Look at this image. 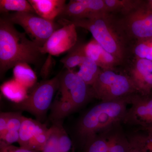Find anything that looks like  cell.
Returning <instances> with one entry per match:
<instances>
[{"label": "cell", "instance_id": "obj_5", "mask_svg": "<svg viewBox=\"0 0 152 152\" xmlns=\"http://www.w3.org/2000/svg\"><path fill=\"white\" fill-rule=\"evenodd\" d=\"M59 77L60 74L35 85L26 99L14 104V108L29 113L39 121H43L50 108L56 91L59 88Z\"/></svg>", "mask_w": 152, "mask_h": 152}, {"label": "cell", "instance_id": "obj_18", "mask_svg": "<svg viewBox=\"0 0 152 152\" xmlns=\"http://www.w3.org/2000/svg\"><path fill=\"white\" fill-rule=\"evenodd\" d=\"M27 64H20L14 67L15 80L27 88L36 85L37 78L35 74Z\"/></svg>", "mask_w": 152, "mask_h": 152}, {"label": "cell", "instance_id": "obj_8", "mask_svg": "<svg viewBox=\"0 0 152 152\" xmlns=\"http://www.w3.org/2000/svg\"><path fill=\"white\" fill-rule=\"evenodd\" d=\"M90 86L72 69L60 73L59 89L61 97L71 101L77 110L93 97Z\"/></svg>", "mask_w": 152, "mask_h": 152}, {"label": "cell", "instance_id": "obj_15", "mask_svg": "<svg viewBox=\"0 0 152 152\" xmlns=\"http://www.w3.org/2000/svg\"><path fill=\"white\" fill-rule=\"evenodd\" d=\"M50 108L49 118L53 124H63L64 119L77 110L71 101L61 96L52 103Z\"/></svg>", "mask_w": 152, "mask_h": 152}, {"label": "cell", "instance_id": "obj_20", "mask_svg": "<svg viewBox=\"0 0 152 152\" xmlns=\"http://www.w3.org/2000/svg\"><path fill=\"white\" fill-rule=\"evenodd\" d=\"M0 10L3 14L8 13L10 11L36 14L32 6L26 0H0Z\"/></svg>", "mask_w": 152, "mask_h": 152}, {"label": "cell", "instance_id": "obj_12", "mask_svg": "<svg viewBox=\"0 0 152 152\" xmlns=\"http://www.w3.org/2000/svg\"><path fill=\"white\" fill-rule=\"evenodd\" d=\"M96 16V6L94 0H71L58 18L61 24Z\"/></svg>", "mask_w": 152, "mask_h": 152}, {"label": "cell", "instance_id": "obj_4", "mask_svg": "<svg viewBox=\"0 0 152 152\" xmlns=\"http://www.w3.org/2000/svg\"><path fill=\"white\" fill-rule=\"evenodd\" d=\"M91 87L93 97L107 102L127 97L137 92L129 76L113 70L101 71Z\"/></svg>", "mask_w": 152, "mask_h": 152}, {"label": "cell", "instance_id": "obj_3", "mask_svg": "<svg viewBox=\"0 0 152 152\" xmlns=\"http://www.w3.org/2000/svg\"><path fill=\"white\" fill-rule=\"evenodd\" d=\"M76 27L88 30L102 48L121 63L126 55L125 38L120 31L117 21L109 13L71 22Z\"/></svg>", "mask_w": 152, "mask_h": 152}, {"label": "cell", "instance_id": "obj_19", "mask_svg": "<svg viewBox=\"0 0 152 152\" xmlns=\"http://www.w3.org/2000/svg\"><path fill=\"white\" fill-rule=\"evenodd\" d=\"M110 131L98 134L87 141L83 152H109Z\"/></svg>", "mask_w": 152, "mask_h": 152}, {"label": "cell", "instance_id": "obj_10", "mask_svg": "<svg viewBox=\"0 0 152 152\" xmlns=\"http://www.w3.org/2000/svg\"><path fill=\"white\" fill-rule=\"evenodd\" d=\"M129 100L131 107L127 110L123 122L138 126L142 130L152 127V96L134 94Z\"/></svg>", "mask_w": 152, "mask_h": 152}, {"label": "cell", "instance_id": "obj_11", "mask_svg": "<svg viewBox=\"0 0 152 152\" xmlns=\"http://www.w3.org/2000/svg\"><path fill=\"white\" fill-rule=\"evenodd\" d=\"M77 40L76 26L72 23H66L52 34L41 50L44 55L58 56L73 48Z\"/></svg>", "mask_w": 152, "mask_h": 152}, {"label": "cell", "instance_id": "obj_31", "mask_svg": "<svg viewBox=\"0 0 152 152\" xmlns=\"http://www.w3.org/2000/svg\"><path fill=\"white\" fill-rule=\"evenodd\" d=\"M0 152H40L37 151H33L23 148L21 147H18L13 145H5L0 144Z\"/></svg>", "mask_w": 152, "mask_h": 152}, {"label": "cell", "instance_id": "obj_6", "mask_svg": "<svg viewBox=\"0 0 152 152\" xmlns=\"http://www.w3.org/2000/svg\"><path fill=\"white\" fill-rule=\"evenodd\" d=\"M117 23L125 39L133 38L139 42L152 39V10L147 3L142 2Z\"/></svg>", "mask_w": 152, "mask_h": 152}, {"label": "cell", "instance_id": "obj_13", "mask_svg": "<svg viewBox=\"0 0 152 152\" xmlns=\"http://www.w3.org/2000/svg\"><path fill=\"white\" fill-rule=\"evenodd\" d=\"M129 76L139 94L144 96L151 94L152 91V61L138 58Z\"/></svg>", "mask_w": 152, "mask_h": 152}, {"label": "cell", "instance_id": "obj_22", "mask_svg": "<svg viewBox=\"0 0 152 152\" xmlns=\"http://www.w3.org/2000/svg\"><path fill=\"white\" fill-rule=\"evenodd\" d=\"M86 56L84 51V45H77L69 51L68 54L61 60L66 69H71L80 66Z\"/></svg>", "mask_w": 152, "mask_h": 152}, {"label": "cell", "instance_id": "obj_21", "mask_svg": "<svg viewBox=\"0 0 152 152\" xmlns=\"http://www.w3.org/2000/svg\"><path fill=\"white\" fill-rule=\"evenodd\" d=\"M114 128L109 132V152H128L130 147L129 140L121 131H115Z\"/></svg>", "mask_w": 152, "mask_h": 152}, {"label": "cell", "instance_id": "obj_28", "mask_svg": "<svg viewBox=\"0 0 152 152\" xmlns=\"http://www.w3.org/2000/svg\"><path fill=\"white\" fill-rule=\"evenodd\" d=\"M152 47V39L149 40L140 42L134 49V53L140 59H147Z\"/></svg>", "mask_w": 152, "mask_h": 152}, {"label": "cell", "instance_id": "obj_30", "mask_svg": "<svg viewBox=\"0 0 152 152\" xmlns=\"http://www.w3.org/2000/svg\"><path fill=\"white\" fill-rule=\"evenodd\" d=\"M10 112H1L0 114V140L4 138L7 133L8 121Z\"/></svg>", "mask_w": 152, "mask_h": 152}, {"label": "cell", "instance_id": "obj_2", "mask_svg": "<svg viewBox=\"0 0 152 152\" xmlns=\"http://www.w3.org/2000/svg\"><path fill=\"white\" fill-rule=\"evenodd\" d=\"M129 96L111 102H102L82 117L77 132L83 145L90 139L111 129L123 121L129 103Z\"/></svg>", "mask_w": 152, "mask_h": 152}, {"label": "cell", "instance_id": "obj_17", "mask_svg": "<svg viewBox=\"0 0 152 152\" xmlns=\"http://www.w3.org/2000/svg\"><path fill=\"white\" fill-rule=\"evenodd\" d=\"M79 66V70L76 74L87 85L91 86L102 71L99 67L94 61L86 56Z\"/></svg>", "mask_w": 152, "mask_h": 152}, {"label": "cell", "instance_id": "obj_26", "mask_svg": "<svg viewBox=\"0 0 152 152\" xmlns=\"http://www.w3.org/2000/svg\"><path fill=\"white\" fill-rule=\"evenodd\" d=\"M51 133L43 149L40 152H59L58 148L59 124H53Z\"/></svg>", "mask_w": 152, "mask_h": 152}, {"label": "cell", "instance_id": "obj_14", "mask_svg": "<svg viewBox=\"0 0 152 152\" xmlns=\"http://www.w3.org/2000/svg\"><path fill=\"white\" fill-rule=\"evenodd\" d=\"M36 14L50 21H55L64 9L65 0H29Z\"/></svg>", "mask_w": 152, "mask_h": 152}, {"label": "cell", "instance_id": "obj_34", "mask_svg": "<svg viewBox=\"0 0 152 152\" xmlns=\"http://www.w3.org/2000/svg\"><path fill=\"white\" fill-rule=\"evenodd\" d=\"M151 152H152V151H151Z\"/></svg>", "mask_w": 152, "mask_h": 152}, {"label": "cell", "instance_id": "obj_29", "mask_svg": "<svg viewBox=\"0 0 152 152\" xmlns=\"http://www.w3.org/2000/svg\"><path fill=\"white\" fill-rule=\"evenodd\" d=\"M19 132L17 131H7L4 138L0 140V144L10 145L15 142H18Z\"/></svg>", "mask_w": 152, "mask_h": 152}, {"label": "cell", "instance_id": "obj_1", "mask_svg": "<svg viewBox=\"0 0 152 152\" xmlns=\"http://www.w3.org/2000/svg\"><path fill=\"white\" fill-rule=\"evenodd\" d=\"M3 16L0 19V77L20 64L39 66L43 59L41 47L19 31Z\"/></svg>", "mask_w": 152, "mask_h": 152}, {"label": "cell", "instance_id": "obj_23", "mask_svg": "<svg viewBox=\"0 0 152 152\" xmlns=\"http://www.w3.org/2000/svg\"><path fill=\"white\" fill-rule=\"evenodd\" d=\"M107 12H122L127 13L139 5L142 1L132 0H104Z\"/></svg>", "mask_w": 152, "mask_h": 152}, {"label": "cell", "instance_id": "obj_24", "mask_svg": "<svg viewBox=\"0 0 152 152\" xmlns=\"http://www.w3.org/2000/svg\"><path fill=\"white\" fill-rule=\"evenodd\" d=\"M103 49L94 39L86 45H84V51L86 56L94 61L98 66Z\"/></svg>", "mask_w": 152, "mask_h": 152}, {"label": "cell", "instance_id": "obj_16", "mask_svg": "<svg viewBox=\"0 0 152 152\" xmlns=\"http://www.w3.org/2000/svg\"><path fill=\"white\" fill-rule=\"evenodd\" d=\"M1 91L6 98L15 104L21 102L27 98V88L15 79L3 84Z\"/></svg>", "mask_w": 152, "mask_h": 152}, {"label": "cell", "instance_id": "obj_27", "mask_svg": "<svg viewBox=\"0 0 152 152\" xmlns=\"http://www.w3.org/2000/svg\"><path fill=\"white\" fill-rule=\"evenodd\" d=\"M24 116L20 111L10 112L8 121L7 131H17L19 132L20 129Z\"/></svg>", "mask_w": 152, "mask_h": 152}, {"label": "cell", "instance_id": "obj_33", "mask_svg": "<svg viewBox=\"0 0 152 152\" xmlns=\"http://www.w3.org/2000/svg\"><path fill=\"white\" fill-rule=\"evenodd\" d=\"M142 130L145 131L147 132H149L152 133V127L147 128V129H144Z\"/></svg>", "mask_w": 152, "mask_h": 152}, {"label": "cell", "instance_id": "obj_32", "mask_svg": "<svg viewBox=\"0 0 152 152\" xmlns=\"http://www.w3.org/2000/svg\"><path fill=\"white\" fill-rule=\"evenodd\" d=\"M147 5L151 10H152V0H150L147 2Z\"/></svg>", "mask_w": 152, "mask_h": 152}, {"label": "cell", "instance_id": "obj_9", "mask_svg": "<svg viewBox=\"0 0 152 152\" xmlns=\"http://www.w3.org/2000/svg\"><path fill=\"white\" fill-rule=\"evenodd\" d=\"M51 129L38 120L24 117L19 131L20 147L40 152L48 140Z\"/></svg>", "mask_w": 152, "mask_h": 152}, {"label": "cell", "instance_id": "obj_25", "mask_svg": "<svg viewBox=\"0 0 152 152\" xmlns=\"http://www.w3.org/2000/svg\"><path fill=\"white\" fill-rule=\"evenodd\" d=\"M58 124V148L59 152H75L73 144L64 129L62 124Z\"/></svg>", "mask_w": 152, "mask_h": 152}, {"label": "cell", "instance_id": "obj_7", "mask_svg": "<svg viewBox=\"0 0 152 152\" xmlns=\"http://www.w3.org/2000/svg\"><path fill=\"white\" fill-rule=\"evenodd\" d=\"M2 16L13 24L21 26L31 40L41 48L55 31L62 26L55 21L49 20L34 13L13 12L4 14Z\"/></svg>", "mask_w": 152, "mask_h": 152}]
</instances>
